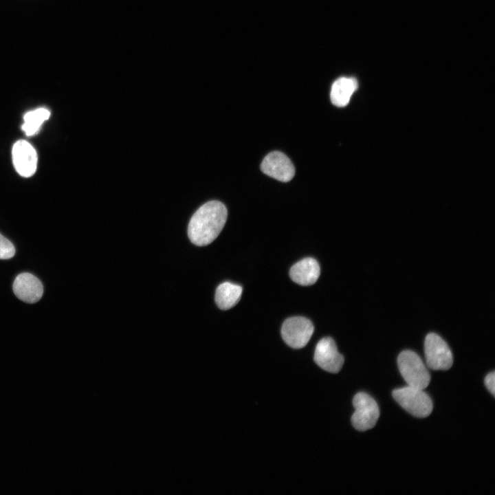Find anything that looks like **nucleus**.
<instances>
[{
    "instance_id": "1",
    "label": "nucleus",
    "mask_w": 495,
    "mask_h": 495,
    "mask_svg": "<svg viewBox=\"0 0 495 495\" xmlns=\"http://www.w3.org/2000/svg\"><path fill=\"white\" fill-rule=\"evenodd\" d=\"M228 211L223 204L210 201L202 205L191 217L188 234L197 246L211 243L220 234L227 219Z\"/></svg>"
},
{
    "instance_id": "2",
    "label": "nucleus",
    "mask_w": 495,
    "mask_h": 495,
    "mask_svg": "<svg viewBox=\"0 0 495 495\" xmlns=\"http://www.w3.org/2000/svg\"><path fill=\"white\" fill-rule=\"evenodd\" d=\"M399 372L408 386L425 389L430 382V373L420 357L414 351L406 350L397 358Z\"/></svg>"
},
{
    "instance_id": "3",
    "label": "nucleus",
    "mask_w": 495,
    "mask_h": 495,
    "mask_svg": "<svg viewBox=\"0 0 495 495\" xmlns=\"http://www.w3.org/2000/svg\"><path fill=\"white\" fill-rule=\"evenodd\" d=\"M392 395L405 410L416 417H426L432 412V402L423 389L408 386L395 389Z\"/></svg>"
},
{
    "instance_id": "4",
    "label": "nucleus",
    "mask_w": 495,
    "mask_h": 495,
    "mask_svg": "<svg viewBox=\"0 0 495 495\" xmlns=\"http://www.w3.org/2000/svg\"><path fill=\"white\" fill-rule=\"evenodd\" d=\"M355 412L351 417L353 427L360 431L373 428L380 417L377 402L366 393H358L353 399Z\"/></svg>"
},
{
    "instance_id": "5",
    "label": "nucleus",
    "mask_w": 495,
    "mask_h": 495,
    "mask_svg": "<svg viewBox=\"0 0 495 495\" xmlns=\"http://www.w3.org/2000/svg\"><path fill=\"white\" fill-rule=\"evenodd\" d=\"M426 365L431 369L448 370L453 364L452 351L447 343L437 333H428L424 342Z\"/></svg>"
},
{
    "instance_id": "6",
    "label": "nucleus",
    "mask_w": 495,
    "mask_h": 495,
    "mask_svg": "<svg viewBox=\"0 0 495 495\" xmlns=\"http://www.w3.org/2000/svg\"><path fill=\"white\" fill-rule=\"evenodd\" d=\"M314 329L311 320L305 317L294 316L284 321L281 335L287 345L294 349H300L307 345Z\"/></svg>"
},
{
    "instance_id": "7",
    "label": "nucleus",
    "mask_w": 495,
    "mask_h": 495,
    "mask_svg": "<svg viewBox=\"0 0 495 495\" xmlns=\"http://www.w3.org/2000/svg\"><path fill=\"white\" fill-rule=\"evenodd\" d=\"M314 361L324 371L336 373L341 370L344 359L338 352L334 340L330 337H325L316 344Z\"/></svg>"
},
{
    "instance_id": "8",
    "label": "nucleus",
    "mask_w": 495,
    "mask_h": 495,
    "mask_svg": "<svg viewBox=\"0 0 495 495\" xmlns=\"http://www.w3.org/2000/svg\"><path fill=\"white\" fill-rule=\"evenodd\" d=\"M261 169L267 175L280 182H289L295 175L294 166L284 153L273 151L263 159Z\"/></svg>"
},
{
    "instance_id": "9",
    "label": "nucleus",
    "mask_w": 495,
    "mask_h": 495,
    "mask_svg": "<svg viewBox=\"0 0 495 495\" xmlns=\"http://www.w3.org/2000/svg\"><path fill=\"white\" fill-rule=\"evenodd\" d=\"M12 155L14 166L20 175L28 177L34 175L38 158L35 149L29 142L23 140L15 142Z\"/></svg>"
},
{
    "instance_id": "10",
    "label": "nucleus",
    "mask_w": 495,
    "mask_h": 495,
    "mask_svg": "<svg viewBox=\"0 0 495 495\" xmlns=\"http://www.w3.org/2000/svg\"><path fill=\"white\" fill-rule=\"evenodd\" d=\"M12 289L18 298L28 303L36 302L43 294L41 280L28 272L21 273L16 277Z\"/></svg>"
},
{
    "instance_id": "11",
    "label": "nucleus",
    "mask_w": 495,
    "mask_h": 495,
    "mask_svg": "<svg viewBox=\"0 0 495 495\" xmlns=\"http://www.w3.org/2000/svg\"><path fill=\"white\" fill-rule=\"evenodd\" d=\"M320 274V265L313 258H305L295 263L289 270L292 280L298 285L308 286L314 285Z\"/></svg>"
},
{
    "instance_id": "12",
    "label": "nucleus",
    "mask_w": 495,
    "mask_h": 495,
    "mask_svg": "<svg viewBox=\"0 0 495 495\" xmlns=\"http://www.w3.org/2000/svg\"><path fill=\"white\" fill-rule=\"evenodd\" d=\"M358 88V82L353 78L341 77L332 85L330 98L336 107H342L348 104L352 94Z\"/></svg>"
},
{
    "instance_id": "13",
    "label": "nucleus",
    "mask_w": 495,
    "mask_h": 495,
    "mask_svg": "<svg viewBox=\"0 0 495 495\" xmlns=\"http://www.w3.org/2000/svg\"><path fill=\"white\" fill-rule=\"evenodd\" d=\"M240 285L230 282L220 284L215 292V302L218 307L222 310H228L236 305L242 294Z\"/></svg>"
},
{
    "instance_id": "14",
    "label": "nucleus",
    "mask_w": 495,
    "mask_h": 495,
    "mask_svg": "<svg viewBox=\"0 0 495 495\" xmlns=\"http://www.w3.org/2000/svg\"><path fill=\"white\" fill-rule=\"evenodd\" d=\"M50 116V112L45 108H38L27 112L24 116L22 129L26 135L31 136L37 133L44 121Z\"/></svg>"
},
{
    "instance_id": "15",
    "label": "nucleus",
    "mask_w": 495,
    "mask_h": 495,
    "mask_svg": "<svg viewBox=\"0 0 495 495\" xmlns=\"http://www.w3.org/2000/svg\"><path fill=\"white\" fill-rule=\"evenodd\" d=\"M15 248L12 243L0 234V259H9L14 256Z\"/></svg>"
},
{
    "instance_id": "16",
    "label": "nucleus",
    "mask_w": 495,
    "mask_h": 495,
    "mask_svg": "<svg viewBox=\"0 0 495 495\" xmlns=\"http://www.w3.org/2000/svg\"><path fill=\"white\" fill-rule=\"evenodd\" d=\"M485 384L491 393L495 395V372L488 373L485 377Z\"/></svg>"
}]
</instances>
